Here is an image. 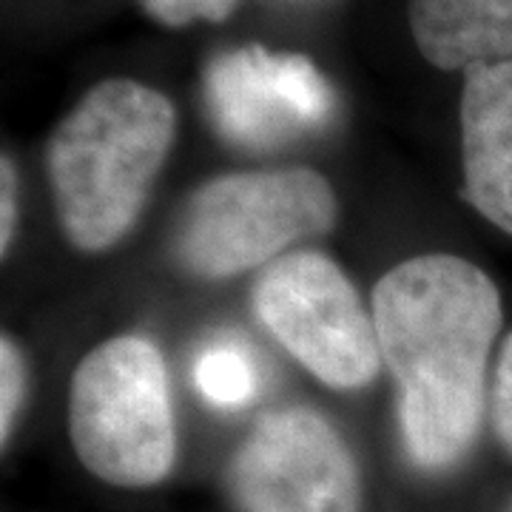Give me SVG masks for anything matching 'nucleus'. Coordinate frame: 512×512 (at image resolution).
I'll use <instances>...</instances> for the list:
<instances>
[{
	"mask_svg": "<svg viewBox=\"0 0 512 512\" xmlns=\"http://www.w3.org/2000/svg\"><path fill=\"white\" fill-rule=\"evenodd\" d=\"M373 322L402 387L407 453L424 470L456 464L484 416L487 359L501 328L493 279L458 256L407 259L376 285Z\"/></svg>",
	"mask_w": 512,
	"mask_h": 512,
	"instance_id": "obj_1",
	"label": "nucleus"
},
{
	"mask_svg": "<svg viewBox=\"0 0 512 512\" xmlns=\"http://www.w3.org/2000/svg\"><path fill=\"white\" fill-rule=\"evenodd\" d=\"M171 100L137 80H103L57 126L49 174L57 217L80 251L126 237L174 143Z\"/></svg>",
	"mask_w": 512,
	"mask_h": 512,
	"instance_id": "obj_2",
	"label": "nucleus"
},
{
	"mask_svg": "<svg viewBox=\"0 0 512 512\" xmlns=\"http://www.w3.org/2000/svg\"><path fill=\"white\" fill-rule=\"evenodd\" d=\"M72 444L94 476L117 487H151L177 453L163 353L143 336H117L74 370Z\"/></svg>",
	"mask_w": 512,
	"mask_h": 512,
	"instance_id": "obj_3",
	"label": "nucleus"
},
{
	"mask_svg": "<svg viewBox=\"0 0 512 512\" xmlns=\"http://www.w3.org/2000/svg\"><path fill=\"white\" fill-rule=\"evenodd\" d=\"M336 220L330 183L308 168L248 171L200 188L185 211L177 254L188 271L225 279L274 259Z\"/></svg>",
	"mask_w": 512,
	"mask_h": 512,
	"instance_id": "obj_4",
	"label": "nucleus"
},
{
	"mask_svg": "<svg viewBox=\"0 0 512 512\" xmlns=\"http://www.w3.org/2000/svg\"><path fill=\"white\" fill-rule=\"evenodd\" d=\"M254 311L276 342L319 382L356 390L382 365L376 322L328 256L296 251L256 279Z\"/></svg>",
	"mask_w": 512,
	"mask_h": 512,
	"instance_id": "obj_5",
	"label": "nucleus"
},
{
	"mask_svg": "<svg viewBox=\"0 0 512 512\" xmlns=\"http://www.w3.org/2000/svg\"><path fill=\"white\" fill-rule=\"evenodd\" d=\"M242 512H356L359 470L348 444L319 413L276 410L234 458Z\"/></svg>",
	"mask_w": 512,
	"mask_h": 512,
	"instance_id": "obj_6",
	"label": "nucleus"
},
{
	"mask_svg": "<svg viewBox=\"0 0 512 512\" xmlns=\"http://www.w3.org/2000/svg\"><path fill=\"white\" fill-rule=\"evenodd\" d=\"M205 94L222 137L248 148L288 143L333 111V92L308 57L271 55L262 46L217 57L205 74Z\"/></svg>",
	"mask_w": 512,
	"mask_h": 512,
	"instance_id": "obj_7",
	"label": "nucleus"
},
{
	"mask_svg": "<svg viewBox=\"0 0 512 512\" xmlns=\"http://www.w3.org/2000/svg\"><path fill=\"white\" fill-rule=\"evenodd\" d=\"M461 151L464 197L512 234V63L464 72Z\"/></svg>",
	"mask_w": 512,
	"mask_h": 512,
	"instance_id": "obj_8",
	"label": "nucleus"
},
{
	"mask_svg": "<svg viewBox=\"0 0 512 512\" xmlns=\"http://www.w3.org/2000/svg\"><path fill=\"white\" fill-rule=\"evenodd\" d=\"M410 32L447 72L512 63V0H410Z\"/></svg>",
	"mask_w": 512,
	"mask_h": 512,
	"instance_id": "obj_9",
	"label": "nucleus"
},
{
	"mask_svg": "<svg viewBox=\"0 0 512 512\" xmlns=\"http://www.w3.org/2000/svg\"><path fill=\"white\" fill-rule=\"evenodd\" d=\"M194 382L208 402L237 407L256 396L259 370L242 342H214L197 356Z\"/></svg>",
	"mask_w": 512,
	"mask_h": 512,
	"instance_id": "obj_10",
	"label": "nucleus"
},
{
	"mask_svg": "<svg viewBox=\"0 0 512 512\" xmlns=\"http://www.w3.org/2000/svg\"><path fill=\"white\" fill-rule=\"evenodd\" d=\"M23 396H26V367L15 342L3 339L0 345V439L3 441L9 439L15 427Z\"/></svg>",
	"mask_w": 512,
	"mask_h": 512,
	"instance_id": "obj_11",
	"label": "nucleus"
},
{
	"mask_svg": "<svg viewBox=\"0 0 512 512\" xmlns=\"http://www.w3.org/2000/svg\"><path fill=\"white\" fill-rule=\"evenodd\" d=\"M237 3L239 0H143V9L157 23L180 29L194 20L220 23L237 9Z\"/></svg>",
	"mask_w": 512,
	"mask_h": 512,
	"instance_id": "obj_12",
	"label": "nucleus"
},
{
	"mask_svg": "<svg viewBox=\"0 0 512 512\" xmlns=\"http://www.w3.org/2000/svg\"><path fill=\"white\" fill-rule=\"evenodd\" d=\"M490 404H493L495 436L507 447V453H512V333L507 336L498 367H495Z\"/></svg>",
	"mask_w": 512,
	"mask_h": 512,
	"instance_id": "obj_13",
	"label": "nucleus"
},
{
	"mask_svg": "<svg viewBox=\"0 0 512 512\" xmlns=\"http://www.w3.org/2000/svg\"><path fill=\"white\" fill-rule=\"evenodd\" d=\"M3 222H0V251H9V242L15 234V168L9 160H3Z\"/></svg>",
	"mask_w": 512,
	"mask_h": 512,
	"instance_id": "obj_14",
	"label": "nucleus"
}]
</instances>
